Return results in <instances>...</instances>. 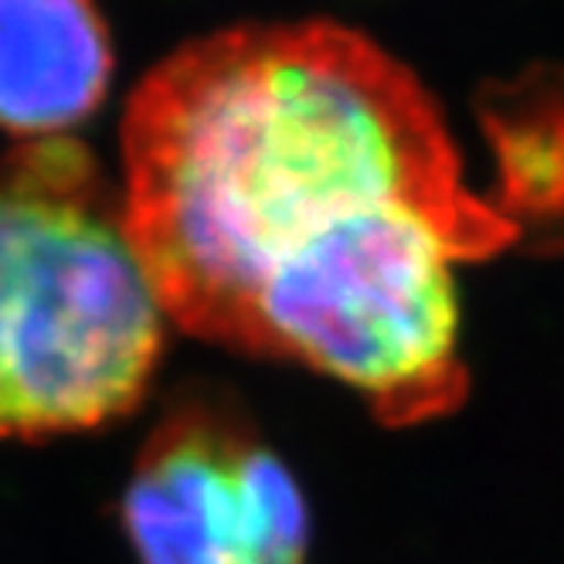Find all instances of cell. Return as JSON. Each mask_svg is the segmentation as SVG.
I'll return each instance as SVG.
<instances>
[{"instance_id":"1","label":"cell","mask_w":564,"mask_h":564,"mask_svg":"<svg viewBox=\"0 0 564 564\" xmlns=\"http://www.w3.org/2000/svg\"><path fill=\"white\" fill-rule=\"evenodd\" d=\"M123 221L184 334L296 360L388 425L466 398L456 265L517 241L419 78L330 21L241 24L127 106Z\"/></svg>"},{"instance_id":"3","label":"cell","mask_w":564,"mask_h":564,"mask_svg":"<svg viewBox=\"0 0 564 564\" xmlns=\"http://www.w3.org/2000/svg\"><path fill=\"white\" fill-rule=\"evenodd\" d=\"M123 528L140 564H306L310 507L225 394L171 401L133 463Z\"/></svg>"},{"instance_id":"5","label":"cell","mask_w":564,"mask_h":564,"mask_svg":"<svg viewBox=\"0 0 564 564\" xmlns=\"http://www.w3.org/2000/svg\"><path fill=\"white\" fill-rule=\"evenodd\" d=\"M500 167L490 205L541 252H564V68H538L482 106Z\"/></svg>"},{"instance_id":"4","label":"cell","mask_w":564,"mask_h":564,"mask_svg":"<svg viewBox=\"0 0 564 564\" xmlns=\"http://www.w3.org/2000/svg\"><path fill=\"white\" fill-rule=\"evenodd\" d=\"M112 52L96 0H0V130L55 140L109 89Z\"/></svg>"},{"instance_id":"2","label":"cell","mask_w":564,"mask_h":564,"mask_svg":"<svg viewBox=\"0 0 564 564\" xmlns=\"http://www.w3.org/2000/svg\"><path fill=\"white\" fill-rule=\"evenodd\" d=\"M164 319L96 156L65 137L18 147L0 164V438L130 415Z\"/></svg>"}]
</instances>
